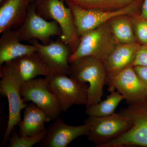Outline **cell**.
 <instances>
[{
    "label": "cell",
    "mask_w": 147,
    "mask_h": 147,
    "mask_svg": "<svg viewBox=\"0 0 147 147\" xmlns=\"http://www.w3.org/2000/svg\"><path fill=\"white\" fill-rule=\"evenodd\" d=\"M108 91L117 90L127 104L137 103L147 97V88L130 66L114 76L107 77Z\"/></svg>",
    "instance_id": "obj_11"
},
{
    "label": "cell",
    "mask_w": 147,
    "mask_h": 147,
    "mask_svg": "<svg viewBox=\"0 0 147 147\" xmlns=\"http://www.w3.org/2000/svg\"><path fill=\"white\" fill-rule=\"evenodd\" d=\"M119 113L129 119L132 126L102 147H147V97L140 102L129 104Z\"/></svg>",
    "instance_id": "obj_4"
},
{
    "label": "cell",
    "mask_w": 147,
    "mask_h": 147,
    "mask_svg": "<svg viewBox=\"0 0 147 147\" xmlns=\"http://www.w3.org/2000/svg\"><path fill=\"white\" fill-rule=\"evenodd\" d=\"M144 0H135L131 4L116 11H102L82 8L72 3H66L73 15L77 34L81 37L113 18L119 16L141 14Z\"/></svg>",
    "instance_id": "obj_5"
},
{
    "label": "cell",
    "mask_w": 147,
    "mask_h": 147,
    "mask_svg": "<svg viewBox=\"0 0 147 147\" xmlns=\"http://www.w3.org/2000/svg\"><path fill=\"white\" fill-rule=\"evenodd\" d=\"M140 45L137 42L119 43L104 62L107 77L114 76L127 67L133 66Z\"/></svg>",
    "instance_id": "obj_16"
},
{
    "label": "cell",
    "mask_w": 147,
    "mask_h": 147,
    "mask_svg": "<svg viewBox=\"0 0 147 147\" xmlns=\"http://www.w3.org/2000/svg\"><path fill=\"white\" fill-rule=\"evenodd\" d=\"M44 78L48 88L57 98L62 112L74 105H87L88 84L64 74H53Z\"/></svg>",
    "instance_id": "obj_6"
},
{
    "label": "cell",
    "mask_w": 147,
    "mask_h": 147,
    "mask_svg": "<svg viewBox=\"0 0 147 147\" xmlns=\"http://www.w3.org/2000/svg\"><path fill=\"white\" fill-rule=\"evenodd\" d=\"M29 41L36 47V53L48 66L52 74L62 73L70 75L71 66L69 60L72 53L61 37L58 36L57 40L51 41L47 45L40 44L35 39Z\"/></svg>",
    "instance_id": "obj_12"
},
{
    "label": "cell",
    "mask_w": 147,
    "mask_h": 147,
    "mask_svg": "<svg viewBox=\"0 0 147 147\" xmlns=\"http://www.w3.org/2000/svg\"><path fill=\"white\" fill-rule=\"evenodd\" d=\"M136 65L147 66V45H140L133 64Z\"/></svg>",
    "instance_id": "obj_24"
},
{
    "label": "cell",
    "mask_w": 147,
    "mask_h": 147,
    "mask_svg": "<svg viewBox=\"0 0 147 147\" xmlns=\"http://www.w3.org/2000/svg\"><path fill=\"white\" fill-rule=\"evenodd\" d=\"M21 93L26 102L31 101L43 110L51 121L61 114V109L56 96L48 88L44 78L33 79L21 84Z\"/></svg>",
    "instance_id": "obj_10"
},
{
    "label": "cell",
    "mask_w": 147,
    "mask_h": 147,
    "mask_svg": "<svg viewBox=\"0 0 147 147\" xmlns=\"http://www.w3.org/2000/svg\"><path fill=\"white\" fill-rule=\"evenodd\" d=\"M0 38V65L24 55L36 53L34 45H25L20 41L17 30L11 29L2 32Z\"/></svg>",
    "instance_id": "obj_15"
},
{
    "label": "cell",
    "mask_w": 147,
    "mask_h": 147,
    "mask_svg": "<svg viewBox=\"0 0 147 147\" xmlns=\"http://www.w3.org/2000/svg\"><path fill=\"white\" fill-rule=\"evenodd\" d=\"M135 0H72L82 8L102 11H116L126 7Z\"/></svg>",
    "instance_id": "obj_21"
},
{
    "label": "cell",
    "mask_w": 147,
    "mask_h": 147,
    "mask_svg": "<svg viewBox=\"0 0 147 147\" xmlns=\"http://www.w3.org/2000/svg\"><path fill=\"white\" fill-rule=\"evenodd\" d=\"M23 119L18 123L20 135L31 136L46 129L45 123L51 121L47 114L31 102L25 108Z\"/></svg>",
    "instance_id": "obj_18"
},
{
    "label": "cell",
    "mask_w": 147,
    "mask_h": 147,
    "mask_svg": "<svg viewBox=\"0 0 147 147\" xmlns=\"http://www.w3.org/2000/svg\"><path fill=\"white\" fill-rule=\"evenodd\" d=\"M89 130L88 123L78 126L69 125L59 117L47 129L40 144L43 147H66L76 138L86 136Z\"/></svg>",
    "instance_id": "obj_13"
},
{
    "label": "cell",
    "mask_w": 147,
    "mask_h": 147,
    "mask_svg": "<svg viewBox=\"0 0 147 147\" xmlns=\"http://www.w3.org/2000/svg\"><path fill=\"white\" fill-rule=\"evenodd\" d=\"M47 129L38 134L25 136L20 135L16 131V127L12 130L8 139L9 147H31L40 142L46 135Z\"/></svg>",
    "instance_id": "obj_22"
},
{
    "label": "cell",
    "mask_w": 147,
    "mask_h": 147,
    "mask_svg": "<svg viewBox=\"0 0 147 147\" xmlns=\"http://www.w3.org/2000/svg\"><path fill=\"white\" fill-rule=\"evenodd\" d=\"M134 68L141 82L147 88V66H134Z\"/></svg>",
    "instance_id": "obj_25"
},
{
    "label": "cell",
    "mask_w": 147,
    "mask_h": 147,
    "mask_svg": "<svg viewBox=\"0 0 147 147\" xmlns=\"http://www.w3.org/2000/svg\"><path fill=\"white\" fill-rule=\"evenodd\" d=\"M84 123L89 125L87 138L96 147H102L120 137L132 126L129 119L119 113L103 117L88 116Z\"/></svg>",
    "instance_id": "obj_7"
},
{
    "label": "cell",
    "mask_w": 147,
    "mask_h": 147,
    "mask_svg": "<svg viewBox=\"0 0 147 147\" xmlns=\"http://www.w3.org/2000/svg\"><path fill=\"white\" fill-rule=\"evenodd\" d=\"M2 1V0H0V2L1 1Z\"/></svg>",
    "instance_id": "obj_28"
},
{
    "label": "cell",
    "mask_w": 147,
    "mask_h": 147,
    "mask_svg": "<svg viewBox=\"0 0 147 147\" xmlns=\"http://www.w3.org/2000/svg\"><path fill=\"white\" fill-rule=\"evenodd\" d=\"M62 0H44L36 6V12L45 19L57 22L60 27L62 35L61 37L68 45L73 53L77 49L80 41L77 34L72 12L66 7Z\"/></svg>",
    "instance_id": "obj_8"
},
{
    "label": "cell",
    "mask_w": 147,
    "mask_h": 147,
    "mask_svg": "<svg viewBox=\"0 0 147 147\" xmlns=\"http://www.w3.org/2000/svg\"><path fill=\"white\" fill-rule=\"evenodd\" d=\"M31 0H2L0 2V33L21 24L26 17Z\"/></svg>",
    "instance_id": "obj_17"
},
{
    "label": "cell",
    "mask_w": 147,
    "mask_h": 147,
    "mask_svg": "<svg viewBox=\"0 0 147 147\" xmlns=\"http://www.w3.org/2000/svg\"><path fill=\"white\" fill-rule=\"evenodd\" d=\"M70 64V77L82 83L88 84V100L86 106L100 102L108 77L104 63L92 56H86Z\"/></svg>",
    "instance_id": "obj_1"
},
{
    "label": "cell",
    "mask_w": 147,
    "mask_h": 147,
    "mask_svg": "<svg viewBox=\"0 0 147 147\" xmlns=\"http://www.w3.org/2000/svg\"><path fill=\"white\" fill-rule=\"evenodd\" d=\"M110 23L112 31L120 43L132 44L137 42L130 16H117L110 20Z\"/></svg>",
    "instance_id": "obj_19"
},
{
    "label": "cell",
    "mask_w": 147,
    "mask_h": 147,
    "mask_svg": "<svg viewBox=\"0 0 147 147\" xmlns=\"http://www.w3.org/2000/svg\"><path fill=\"white\" fill-rule=\"evenodd\" d=\"M36 5L31 2L26 19L17 30L21 41L38 40L44 45L51 42L50 38L54 36L61 37L62 32L56 21H47L36 12Z\"/></svg>",
    "instance_id": "obj_9"
},
{
    "label": "cell",
    "mask_w": 147,
    "mask_h": 147,
    "mask_svg": "<svg viewBox=\"0 0 147 147\" xmlns=\"http://www.w3.org/2000/svg\"><path fill=\"white\" fill-rule=\"evenodd\" d=\"M110 94L106 99L94 105L86 107V113L88 116L103 117L110 115L115 113V110L122 100L123 96L117 91H110Z\"/></svg>",
    "instance_id": "obj_20"
},
{
    "label": "cell",
    "mask_w": 147,
    "mask_h": 147,
    "mask_svg": "<svg viewBox=\"0 0 147 147\" xmlns=\"http://www.w3.org/2000/svg\"><path fill=\"white\" fill-rule=\"evenodd\" d=\"M119 43L108 21L81 37L77 49L69 58V63L86 56H92L104 63Z\"/></svg>",
    "instance_id": "obj_3"
},
{
    "label": "cell",
    "mask_w": 147,
    "mask_h": 147,
    "mask_svg": "<svg viewBox=\"0 0 147 147\" xmlns=\"http://www.w3.org/2000/svg\"><path fill=\"white\" fill-rule=\"evenodd\" d=\"M0 93L7 98L9 115L6 129L1 146H5L13 129L21 120V112L27 106L21 93V83L7 63L0 69Z\"/></svg>",
    "instance_id": "obj_2"
},
{
    "label": "cell",
    "mask_w": 147,
    "mask_h": 147,
    "mask_svg": "<svg viewBox=\"0 0 147 147\" xmlns=\"http://www.w3.org/2000/svg\"><path fill=\"white\" fill-rule=\"evenodd\" d=\"M71 1H72V0H65V1L66 3L70 2H71Z\"/></svg>",
    "instance_id": "obj_27"
},
{
    "label": "cell",
    "mask_w": 147,
    "mask_h": 147,
    "mask_svg": "<svg viewBox=\"0 0 147 147\" xmlns=\"http://www.w3.org/2000/svg\"><path fill=\"white\" fill-rule=\"evenodd\" d=\"M130 18L137 42L140 45H147V19L140 14L130 16Z\"/></svg>",
    "instance_id": "obj_23"
},
{
    "label": "cell",
    "mask_w": 147,
    "mask_h": 147,
    "mask_svg": "<svg viewBox=\"0 0 147 147\" xmlns=\"http://www.w3.org/2000/svg\"><path fill=\"white\" fill-rule=\"evenodd\" d=\"M140 15L143 18L147 19V0L144 1Z\"/></svg>",
    "instance_id": "obj_26"
},
{
    "label": "cell",
    "mask_w": 147,
    "mask_h": 147,
    "mask_svg": "<svg viewBox=\"0 0 147 147\" xmlns=\"http://www.w3.org/2000/svg\"><path fill=\"white\" fill-rule=\"evenodd\" d=\"M7 63L21 84L39 76L52 74L50 68L37 53L24 55Z\"/></svg>",
    "instance_id": "obj_14"
}]
</instances>
